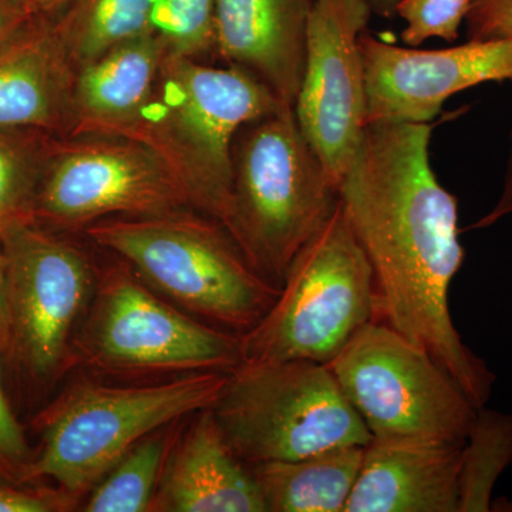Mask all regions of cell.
<instances>
[{
    "label": "cell",
    "instance_id": "8",
    "mask_svg": "<svg viewBox=\"0 0 512 512\" xmlns=\"http://www.w3.org/2000/svg\"><path fill=\"white\" fill-rule=\"evenodd\" d=\"M72 359L107 375L232 372L241 335L192 319L158 296L123 261L97 278Z\"/></svg>",
    "mask_w": 512,
    "mask_h": 512
},
{
    "label": "cell",
    "instance_id": "10",
    "mask_svg": "<svg viewBox=\"0 0 512 512\" xmlns=\"http://www.w3.org/2000/svg\"><path fill=\"white\" fill-rule=\"evenodd\" d=\"M50 141L33 217L87 228L113 217H144L188 207L180 184L150 148L121 137Z\"/></svg>",
    "mask_w": 512,
    "mask_h": 512
},
{
    "label": "cell",
    "instance_id": "18",
    "mask_svg": "<svg viewBox=\"0 0 512 512\" xmlns=\"http://www.w3.org/2000/svg\"><path fill=\"white\" fill-rule=\"evenodd\" d=\"M165 53L161 37L151 33L77 69L67 137H123L150 100Z\"/></svg>",
    "mask_w": 512,
    "mask_h": 512
},
{
    "label": "cell",
    "instance_id": "32",
    "mask_svg": "<svg viewBox=\"0 0 512 512\" xmlns=\"http://www.w3.org/2000/svg\"><path fill=\"white\" fill-rule=\"evenodd\" d=\"M20 6L29 10L33 16H56L69 6L73 0H15Z\"/></svg>",
    "mask_w": 512,
    "mask_h": 512
},
{
    "label": "cell",
    "instance_id": "9",
    "mask_svg": "<svg viewBox=\"0 0 512 512\" xmlns=\"http://www.w3.org/2000/svg\"><path fill=\"white\" fill-rule=\"evenodd\" d=\"M380 443L464 444L476 407L429 353L384 323H366L328 363Z\"/></svg>",
    "mask_w": 512,
    "mask_h": 512
},
{
    "label": "cell",
    "instance_id": "25",
    "mask_svg": "<svg viewBox=\"0 0 512 512\" xmlns=\"http://www.w3.org/2000/svg\"><path fill=\"white\" fill-rule=\"evenodd\" d=\"M471 3L473 0H400L396 16L406 23L402 32L404 45L419 47L436 37L456 42Z\"/></svg>",
    "mask_w": 512,
    "mask_h": 512
},
{
    "label": "cell",
    "instance_id": "14",
    "mask_svg": "<svg viewBox=\"0 0 512 512\" xmlns=\"http://www.w3.org/2000/svg\"><path fill=\"white\" fill-rule=\"evenodd\" d=\"M315 0H217V56L295 106Z\"/></svg>",
    "mask_w": 512,
    "mask_h": 512
},
{
    "label": "cell",
    "instance_id": "5",
    "mask_svg": "<svg viewBox=\"0 0 512 512\" xmlns=\"http://www.w3.org/2000/svg\"><path fill=\"white\" fill-rule=\"evenodd\" d=\"M375 316L372 266L338 200L293 258L274 305L242 333V363L302 359L328 365Z\"/></svg>",
    "mask_w": 512,
    "mask_h": 512
},
{
    "label": "cell",
    "instance_id": "31",
    "mask_svg": "<svg viewBox=\"0 0 512 512\" xmlns=\"http://www.w3.org/2000/svg\"><path fill=\"white\" fill-rule=\"evenodd\" d=\"M12 346V330L8 305V286H6L5 259L0 249V350Z\"/></svg>",
    "mask_w": 512,
    "mask_h": 512
},
{
    "label": "cell",
    "instance_id": "13",
    "mask_svg": "<svg viewBox=\"0 0 512 512\" xmlns=\"http://www.w3.org/2000/svg\"><path fill=\"white\" fill-rule=\"evenodd\" d=\"M359 45L366 124L431 123L450 97L480 84L512 82V37L426 50L394 46L366 30Z\"/></svg>",
    "mask_w": 512,
    "mask_h": 512
},
{
    "label": "cell",
    "instance_id": "29",
    "mask_svg": "<svg viewBox=\"0 0 512 512\" xmlns=\"http://www.w3.org/2000/svg\"><path fill=\"white\" fill-rule=\"evenodd\" d=\"M510 215H512V130L510 156H508L507 170H505L503 190H501L500 197H498L493 208L485 212L483 217L478 218V220L471 225L470 229H473V231H481V229L494 227L495 224L505 220V218L510 217Z\"/></svg>",
    "mask_w": 512,
    "mask_h": 512
},
{
    "label": "cell",
    "instance_id": "26",
    "mask_svg": "<svg viewBox=\"0 0 512 512\" xmlns=\"http://www.w3.org/2000/svg\"><path fill=\"white\" fill-rule=\"evenodd\" d=\"M464 23L468 40L512 37V0H473Z\"/></svg>",
    "mask_w": 512,
    "mask_h": 512
},
{
    "label": "cell",
    "instance_id": "28",
    "mask_svg": "<svg viewBox=\"0 0 512 512\" xmlns=\"http://www.w3.org/2000/svg\"><path fill=\"white\" fill-rule=\"evenodd\" d=\"M70 498H55L50 495L32 493L0 487V512H50L59 511L69 505Z\"/></svg>",
    "mask_w": 512,
    "mask_h": 512
},
{
    "label": "cell",
    "instance_id": "7",
    "mask_svg": "<svg viewBox=\"0 0 512 512\" xmlns=\"http://www.w3.org/2000/svg\"><path fill=\"white\" fill-rule=\"evenodd\" d=\"M211 410L248 466L372 441L332 370L312 360L241 363Z\"/></svg>",
    "mask_w": 512,
    "mask_h": 512
},
{
    "label": "cell",
    "instance_id": "30",
    "mask_svg": "<svg viewBox=\"0 0 512 512\" xmlns=\"http://www.w3.org/2000/svg\"><path fill=\"white\" fill-rule=\"evenodd\" d=\"M35 18L36 16L15 0H0V43Z\"/></svg>",
    "mask_w": 512,
    "mask_h": 512
},
{
    "label": "cell",
    "instance_id": "27",
    "mask_svg": "<svg viewBox=\"0 0 512 512\" xmlns=\"http://www.w3.org/2000/svg\"><path fill=\"white\" fill-rule=\"evenodd\" d=\"M28 454L22 427L10 409L3 390L0 376V458L6 461H20Z\"/></svg>",
    "mask_w": 512,
    "mask_h": 512
},
{
    "label": "cell",
    "instance_id": "19",
    "mask_svg": "<svg viewBox=\"0 0 512 512\" xmlns=\"http://www.w3.org/2000/svg\"><path fill=\"white\" fill-rule=\"evenodd\" d=\"M365 448L338 447L251 467L266 512H345Z\"/></svg>",
    "mask_w": 512,
    "mask_h": 512
},
{
    "label": "cell",
    "instance_id": "33",
    "mask_svg": "<svg viewBox=\"0 0 512 512\" xmlns=\"http://www.w3.org/2000/svg\"><path fill=\"white\" fill-rule=\"evenodd\" d=\"M373 15L383 19H392L396 16V8L400 0H367Z\"/></svg>",
    "mask_w": 512,
    "mask_h": 512
},
{
    "label": "cell",
    "instance_id": "16",
    "mask_svg": "<svg viewBox=\"0 0 512 512\" xmlns=\"http://www.w3.org/2000/svg\"><path fill=\"white\" fill-rule=\"evenodd\" d=\"M150 511L266 512L251 467L229 447L211 409L175 439Z\"/></svg>",
    "mask_w": 512,
    "mask_h": 512
},
{
    "label": "cell",
    "instance_id": "23",
    "mask_svg": "<svg viewBox=\"0 0 512 512\" xmlns=\"http://www.w3.org/2000/svg\"><path fill=\"white\" fill-rule=\"evenodd\" d=\"M36 131L0 130V235L10 224L33 217V205L49 143Z\"/></svg>",
    "mask_w": 512,
    "mask_h": 512
},
{
    "label": "cell",
    "instance_id": "12",
    "mask_svg": "<svg viewBox=\"0 0 512 512\" xmlns=\"http://www.w3.org/2000/svg\"><path fill=\"white\" fill-rule=\"evenodd\" d=\"M373 13L367 0H315L296 119L335 183H342L366 127L360 36Z\"/></svg>",
    "mask_w": 512,
    "mask_h": 512
},
{
    "label": "cell",
    "instance_id": "1",
    "mask_svg": "<svg viewBox=\"0 0 512 512\" xmlns=\"http://www.w3.org/2000/svg\"><path fill=\"white\" fill-rule=\"evenodd\" d=\"M431 123H367L339 200L376 286V322L429 353L476 409L495 377L451 318L448 293L463 265L456 195L430 163Z\"/></svg>",
    "mask_w": 512,
    "mask_h": 512
},
{
    "label": "cell",
    "instance_id": "22",
    "mask_svg": "<svg viewBox=\"0 0 512 512\" xmlns=\"http://www.w3.org/2000/svg\"><path fill=\"white\" fill-rule=\"evenodd\" d=\"M175 424V423H174ZM170 426L138 441L92 488L86 512L150 511L177 433Z\"/></svg>",
    "mask_w": 512,
    "mask_h": 512
},
{
    "label": "cell",
    "instance_id": "20",
    "mask_svg": "<svg viewBox=\"0 0 512 512\" xmlns=\"http://www.w3.org/2000/svg\"><path fill=\"white\" fill-rule=\"evenodd\" d=\"M156 0H73L52 16L74 67L86 66L121 45L154 32Z\"/></svg>",
    "mask_w": 512,
    "mask_h": 512
},
{
    "label": "cell",
    "instance_id": "24",
    "mask_svg": "<svg viewBox=\"0 0 512 512\" xmlns=\"http://www.w3.org/2000/svg\"><path fill=\"white\" fill-rule=\"evenodd\" d=\"M215 2L217 0L154 2V32L161 37L168 52L194 59L217 55Z\"/></svg>",
    "mask_w": 512,
    "mask_h": 512
},
{
    "label": "cell",
    "instance_id": "15",
    "mask_svg": "<svg viewBox=\"0 0 512 512\" xmlns=\"http://www.w3.org/2000/svg\"><path fill=\"white\" fill-rule=\"evenodd\" d=\"M76 67L50 16H36L0 43V130L67 137Z\"/></svg>",
    "mask_w": 512,
    "mask_h": 512
},
{
    "label": "cell",
    "instance_id": "4",
    "mask_svg": "<svg viewBox=\"0 0 512 512\" xmlns=\"http://www.w3.org/2000/svg\"><path fill=\"white\" fill-rule=\"evenodd\" d=\"M229 234L266 281L286 271L339 200V187L303 134L293 107L245 124L232 147Z\"/></svg>",
    "mask_w": 512,
    "mask_h": 512
},
{
    "label": "cell",
    "instance_id": "2",
    "mask_svg": "<svg viewBox=\"0 0 512 512\" xmlns=\"http://www.w3.org/2000/svg\"><path fill=\"white\" fill-rule=\"evenodd\" d=\"M285 104L252 74L167 50L150 100L121 138L153 150L180 184L188 207L227 228L232 147L245 124Z\"/></svg>",
    "mask_w": 512,
    "mask_h": 512
},
{
    "label": "cell",
    "instance_id": "17",
    "mask_svg": "<svg viewBox=\"0 0 512 512\" xmlns=\"http://www.w3.org/2000/svg\"><path fill=\"white\" fill-rule=\"evenodd\" d=\"M463 446L370 441L345 512H458Z\"/></svg>",
    "mask_w": 512,
    "mask_h": 512
},
{
    "label": "cell",
    "instance_id": "3",
    "mask_svg": "<svg viewBox=\"0 0 512 512\" xmlns=\"http://www.w3.org/2000/svg\"><path fill=\"white\" fill-rule=\"evenodd\" d=\"M184 208L106 218L84 229L175 306L242 335L264 318L281 288L249 264L221 222Z\"/></svg>",
    "mask_w": 512,
    "mask_h": 512
},
{
    "label": "cell",
    "instance_id": "11",
    "mask_svg": "<svg viewBox=\"0 0 512 512\" xmlns=\"http://www.w3.org/2000/svg\"><path fill=\"white\" fill-rule=\"evenodd\" d=\"M12 346L33 376H55L72 359L74 332L96 289L79 248L19 220L0 235Z\"/></svg>",
    "mask_w": 512,
    "mask_h": 512
},
{
    "label": "cell",
    "instance_id": "21",
    "mask_svg": "<svg viewBox=\"0 0 512 512\" xmlns=\"http://www.w3.org/2000/svg\"><path fill=\"white\" fill-rule=\"evenodd\" d=\"M512 464V414L480 407L461 450L458 512L493 510L498 478Z\"/></svg>",
    "mask_w": 512,
    "mask_h": 512
},
{
    "label": "cell",
    "instance_id": "6",
    "mask_svg": "<svg viewBox=\"0 0 512 512\" xmlns=\"http://www.w3.org/2000/svg\"><path fill=\"white\" fill-rule=\"evenodd\" d=\"M228 376L195 372L143 386L74 384L47 417L43 448L28 478H50L70 498L89 493L138 441L211 409Z\"/></svg>",
    "mask_w": 512,
    "mask_h": 512
}]
</instances>
